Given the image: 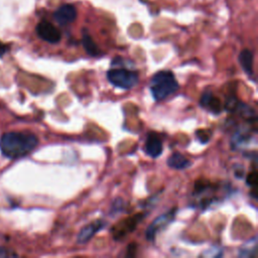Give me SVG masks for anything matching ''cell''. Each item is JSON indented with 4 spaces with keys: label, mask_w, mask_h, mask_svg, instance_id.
<instances>
[{
    "label": "cell",
    "mask_w": 258,
    "mask_h": 258,
    "mask_svg": "<svg viewBox=\"0 0 258 258\" xmlns=\"http://www.w3.org/2000/svg\"><path fill=\"white\" fill-rule=\"evenodd\" d=\"M37 137L27 132H7L0 138V150L2 154L11 159L27 155L37 146Z\"/></svg>",
    "instance_id": "cell-1"
},
{
    "label": "cell",
    "mask_w": 258,
    "mask_h": 258,
    "mask_svg": "<svg viewBox=\"0 0 258 258\" xmlns=\"http://www.w3.org/2000/svg\"><path fill=\"white\" fill-rule=\"evenodd\" d=\"M178 90V83L169 71L156 73L150 81V92L155 101H161Z\"/></svg>",
    "instance_id": "cell-2"
},
{
    "label": "cell",
    "mask_w": 258,
    "mask_h": 258,
    "mask_svg": "<svg viewBox=\"0 0 258 258\" xmlns=\"http://www.w3.org/2000/svg\"><path fill=\"white\" fill-rule=\"evenodd\" d=\"M107 79L113 86L129 90L138 83V74L125 68L111 69L107 73Z\"/></svg>",
    "instance_id": "cell-3"
},
{
    "label": "cell",
    "mask_w": 258,
    "mask_h": 258,
    "mask_svg": "<svg viewBox=\"0 0 258 258\" xmlns=\"http://www.w3.org/2000/svg\"><path fill=\"white\" fill-rule=\"evenodd\" d=\"M175 214V209H173L170 212H167L166 214H163L159 217H157L147 228L146 232H145V236L146 239L149 241H154L156 235L158 234V232L162 229H164L173 219Z\"/></svg>",
    "instance_id": "cell-4"
},
{
    "label": "cell",
    "mask_w": 258,
    "mask_h": 258,
    "mask_svg": "<svg viewBox=\"0 0 258 258\" xmlns=\"http://www.w3.org/2000/svg\"><path fill=\"white\" fill-rule=\"evenodd\" d=\"M36 33L41 39L49 43H57L61 38L59 30L53 24L45 20L40 21L36 25Z\"/></svg>",
    "instance_id": "cell-5"
},
{
    "label": "cell",
    "mask_w": 258,
    "mask_h": 258,
    "mask_svg": "<svg viewBox=\"0 0 258 258\" xmlns=\"http://www.w3.org/2000/svg\"><path fill=\"white\" fill-rule=\"evenodd\" d=\"M53 18L60 25L70 24L77 18V9L72 4H63L53 12Z\"/></svg>",
    "instance_id": "cell-6"
},
{
    "label": "cell",
    "mask_w": 258,
    "mask_h": 258,
    "mask_svg": "<svg viewBox=\"0 0 258 258\" xmlns=\"http://www.w3.org/2000/svg\"><path fill=\"white\" fill-rule=\"evenodd\" d=\"M145 152L150 157H158L162 152V142L155 133H149L145 141Z\"/></svg>",
    "instance_id": "cell-7"
},
{
    "label": "cell",
    "mask_w": 258,
    "mask_h": 258,
    "mask_svg": "<svg viewBox=\"0 0 258 258\" xmlns=\"http://www.w3.org/2000/svg\"><path fill=\"white\" fill-rule=\"evenodd\" d=\"M105 225V222L102 220L95 221L89 225H86L78 234V243L84 244L88 242L98 231H100Z\"/></svg>",
    "instance_id": "cell-8"
},
{
    "label": "cell",
    "mask_w": 258,
    "mask_h": 258,
    "mask_svg": "<svg viewBox=\"0 0 258 258\" xmlns=\"http://www.w3.org/2000/svg\"><path fill=\"white\" fill-rule=\"evenodd\" d=\"M201 105L203 107H206L210 111L214 113H220L222 110L220 101L213 95V93L209 90L205 91L201 97Z\"/></svg>",
    "instance_id": "cell-9"
},
{
    "label": "cell",
    "mask_w": 258,
    "mask_h": 258,
    "mask_svg": "<svg viewBox=\"0 0 258 258\" xmlns=\"http://www.w3.org/2000/svg\"><path fill=\"white\" fill-rule=\"evenodd\" d=\"M189 164H190L189 160L185 156H183L181 153H178V152L172 153L167 159V165L175 169H184L188 167Z\"/></svg>",
    "instance_id": "cell-10"
},
{
    "label": "cell",
    "mask_w": 258,
    "mask_h": 258,
    "mask_svg": "<svg viewBox=\"0 0 258 258\" xmlns=\"http://www.w3.org/2000/svg\"><path fill=\"white\" fill-rule=\"evenodd\" d=\"M239 61L243 70L248 74H253V53L250 49H243L239 54Z\"/></svg>",
    "instance_id": "cell-11"
},
{
    "label": "cell",
    "mask_w": 258,
    "mask_h": 258,
    "mask_svg": "<svg viewBox=\"0 0 258 258\" xmlns=\"http://www.w3.org/2000/svg\"><path fill=\"white\" fill-rule=\"evenodd\" d=\"M82 43H83L84 48L86 49L88 54H90L92 56H98L101 54V51H100L98 45L95 43V41L93 40L91 35L86 31H84V33H83Z\"/></svg>",
    "instance_id": "cell-12"
},
{
    "label": "cell",
    "mask_w": 258,
    "mask_h": 258,
    "mask_svg": "<svg viewBox=\"0 0 258 258\" xmlns=\"http://www.w3.org/2000/svg\"><path fill=\"white\" fill-rule=\"evenodd\" d=\"M247 183L251 186H255L257 184V173L256 171L251 172L247 177Z\"/></svg>",
    "instance_id": "cell-13"
},
{
    "label": "cell",
    "mask_w": 258,
    "mask_h": 258,
    "mask_svg": "<svg viewBox=\"0 0 258 258\" xmlns=\"http://www.w3.org/2000/svg\"><path fill=\"white\" fill-rule=\"evenodd\" d=\"M8 50V46L6 44H4L3 42L0 41V57L6 53V51Z\"/></svg>",
    "instance_id": "cell-14"
},
{
    "label": "cell",
    "mask_w": 258,
    "mask_h": 258,
    "mask_svg": "<svg viewBox=\"0 0 258 258\" xmlns=\"http://www.w3.org/2000/svg\"><path fill=\"white\" fill-rule=\"evenodd\" d=\"M0 256H6V253H5V250H3L2 248H0Z\"/></svg>",
    "instance_id": "cell-15"
}]
</instances>
